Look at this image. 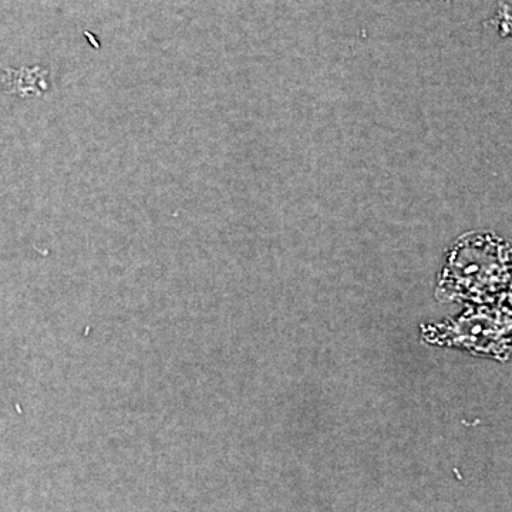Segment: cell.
Returning a JSON list of instances; mask_svg holds the SVG:
<instances>
[{
	"label": "cell",
	"mask_w": 512,
	"mask_h": 512,
	"mask_svg": "<svg viewBox=\"0 0 512 512\" xmlns=\"http://www.w3.org/2000/svg\"><path fill=\"white\" fill-rule=\"evenodd\" d=\"M441 285L468 305L512 299V249L493 237L467 239L454 251Z\"/></svg>",
	"instance_id": "cell-1"
},
{
	"label": "cell",
	"mask_w": 512,
	"mask_h": 512,
	"mask_svg": "<svg viewBox=\"0 0 512 512\" xmlns=\"http://www.w3.org/2000/svg\"><path fill=\"white\" fill-rule=\"evenodd\" d=\"M431 340L471 355L507 360L512 355V299L468 305L458 318L436 326Z\"/></svg>",
	"instance_id": "cell-2"
},
{
	"label": "cell",
	"mask_w": 512,
	"mask_h": 512,
	"mask_svg": "<svg viewBox=\"0 0 512 512\" xmlns=\"http://www.w3.org/2000/svg\"><path fill=\"white\" fill-rule=\"evenodd\" d=\"M2 84L6 93L18 94L20 97L37 96L47 90V70L42 67L6 69L2 73Z\"/></svg>",
	"instance_id": "cell-3"
}]
</instances>
